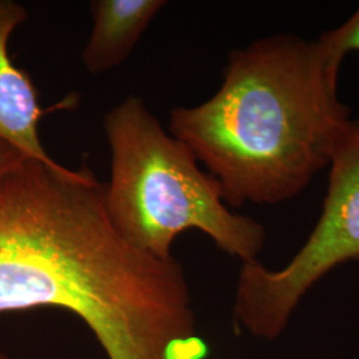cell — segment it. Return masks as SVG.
Instances as JSON below:
<instances>
[{"instance_id": "ba28073f", "label": "cell", "mask_w": 359, "mask_h": 359, "mask_svg": "<svg viewBox=\"0 0 359 359\" xmlns=\"http://www.w3.org/2000/svg\"><path fill=\"white\" fill-rule=\"evenodd\" d=\"M25 158L26 156L13 148V145L0 140V180L13 168L18 167Z\"/></svg>"}, {"instance_id": "5b68a950", "label": "cell", "mask_w": 359, "mask_h": 359, "mask_svg": "<svg viewBox=\"0 0 359 359\" xmlns=\"http://www.w3.org/2000/svg\"><path fill=\"white\" fill-rule=\"evenodd\" d=\"M28 18L26 7L13 0H0V140L8 142L28 158L60 165L44 149L39 121L48 109L40 107L39 92L26 71L13 65L8 40Z\"/></svg>"}, {"instance_id": "3957f363", "label": "cell", "mask_w": 359, "mask_h": 359, "mask_svg": "<svg viewBox=\"0 0 359 359\" xmlns=\"http://www.w3.org/2000/svg\"><path fill=\"white\" fill-rule=\"evenodd\" d=\"M111 149L105 206L116 231L149 256L169 259L180 233L200 231L244 261L257 259L266 231L231 212L192 149L161 127L142 97L129 96L104 117Z\"/></svg>"}, {"instance_id": "9c48e42d", "label": "cell", "mask_w": 359, "mask_h": 359, "mask_svg": "<svg viewBox=\"0 0 359 359\" xmlns=\"http://www.w3.org/2000/svg\"><path fill=\"white\" fill-rule=\"evenodd\" d=\"M0 359H10V357H8V355H6V354L0 350Z\"/></svg>"}, {"instance_id": "277c9868", "label": "cell", "mask_w": 359, "mask_h": 359, "mask_svg": "<svg viewBox=\"0 0 359 359\" xmlns=\"http://www.w3.org/2000/svg\"><path fill=\"white\" fill-rule=\"evenodd\" d=\"M359 259V118L344 130L329 165L321 216L283 269L258 259L241 262L233 317L241 330L274 341L309 290L332 270Z\"/></svg>"}, {"instance_id": "8992f818", "label": "cell", "mask_w": 359, "mask_h": 359, "mask_svg": "<svg viewBox=\"0 0 359 359\" xmlns=\"http://www.w3.org/2000/svg\"><path fill=\"white\" fill-rule=\"evenodd\" d=\"M164 0H93V20L81 60L90 75H100L124 63L140 41Z\"/></svg>"}, {"instance_id": "7a4b0ae2", "label": "cell", "mask_w": 359, "mask_h": 359, "mask_svg": "<svg viewBox=\"0 0 359 359\" xmlns=\"http://www.w3.org/2000/svg\"><path fill=\"white\" fill-rule=\"evenodd\" d=\"M338 79L317 39H257L231 52L210 99L172 109L169 133L217 180L226 205L283 204L329 168L351 120Z\"/></svg>"}, {"instance_id": "6da1fadb", "label": "cell", "mask_w": 359, "mask_h": 359, "mask_svg": "<svg viewBox=\"0 0 359 359\" xmlns=\"http://www.w3.org/2000/svg\"><path fill=\"white\" fill-rule=\"evenodd\" d=\"M63 309L108 359H177L196 337L179 261L129 244L105 206V184L26 157L0 180V313Z\"/></svg>"}, {"instance_id": "52a82bcc", "label": "cell", "mask_w": 359, "mask_h": 359, "mask_svg": "<svg viewBox=\"0 0 359 359\" xmlns=\"http://www.w3.org/2000/svg\"><path fill=\"white\" fill-rule=\"evenodd\" d=\"M317 40L329 63L339 71L347 53L359 52V7L345 23L323 32Z\"/></svg>"}]
</instances>
